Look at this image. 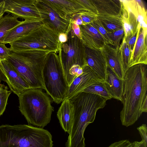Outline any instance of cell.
I'll list each match as a JSON object with an SVG mask.
<instances>
[{"instance_id":"6da1fadb","label":"cell","mask_w":147,"mask_h":147,"mask_svg":"<svg viewBox=\"0 0 147 147\" xmlns=\"http://www.w3.org/2000/svg\"><path fill=\"white\" fill-rule=\"evenodd\" d=\"M123 82L120 119L122 125L127 127L140 118L143 102L147 99V65L138 64L130 67Z\"/></svg>"},{"instance_id":"7a4b0ae2","label":"cell","mask_w":147,"mask_h":147,"mask_svg":"<svg viewBox=\"0 0 147 147\" xmlns=\"http://www.w3.org/2000/svg\"><path fill=\"white\" fill-rule=\"evenodd\" d=\"M69 99L73 106L74 116L67 141L72 145H78L84 142L86 127L94 122L97 111L105 106L107 100L98 95L83 92Z\"/></svg>"},{"instance_id":"3957f363","label":"cell","mask_w":147,"mask_h":147,"mask_svg":"<svg viewBox=\"0 0 147 147\" xmlns=\"http://www.w3.org/2000/svg\"><path fill=\"white\" fill-rule=\"evenodd\" d=\"M47 130L25 124L0 126V147H52Z\"/></svg>"},{"instance_id":"277c9868","label":"cell","mask_w":147,"mask_h":147,"mask_svg":"<svg viewBox=\"0 0 147 147\" xmlns=\"http://www.w3.org/2000/svg\"><path fill=\"white\" fill-rule=\"evenodd\" d=\"M49 53L40 50L10 51L6 59L31 88H39L45 90L42 72Z\"/></svg>"},{"instance_id":"5b68a950","label":"cell","mask_w":147,"mask_h":147,"mask_svg":"<svg viewBox=\"0 0 147 147\" xmlns=\"http://www.w3.org/2000/svg\"><path fill=\"white\" fill-rule=\"evenodd\" d=\"M18 96L19 110L28 124L43 128L50 123L54 108L42 89L30 88Z\"/></svg>"},{"instance_id":"8992f818","label":"cell","mask_w":147,"mask_h":147,"mask_svg":"<svg viewBox=\"0 0 147 147\" xmlns=\"http://www.w3.org/2000/svg\"><path fill=\"white\" fill-rule=\"evenodd\" d=\"M59 35L48 25L42 24L26 36L9 43V49L12 51L40 50L58 53L60 44Z\"/></svg>"},{"instance_id":"52a82bcc","label":"cell","mask_w":147,"mask_h":147,"mask_svg":"<svg viewBox=\"0 0 147 147\" xmlns=\"http://www.w3.org/2000/svg\"><path fill=\"white\" fill-rule=\"evenodd\" d=\"M42 72L47 93L55 103H60L65 99L69 86L59 53L52 52L48 54Z\"/></svg>"},{"instance_id":"ba28073f","label":"cell","mask_w":147,"mask_h":147,"mask_svg":"<svg viewBox=\"0 0 147 147\" xmlns=\"http://www.w3.org/2000/svg\"><path fill=\"white\" fill-rule=\"evenodd\" d=\"M86 47L82 40L71 29L67 35V40L60 43L58 52L64 76L69 86L72 83L69 71L75 65L83 69L87 65L86 61Z\"/></svg>"},{"instance_id":"9c48e42d","label":"cell","mask_w":147,"mask_h":147,"mask_svg":"<svg viewBox=\"0 0 147 147\" xmlns=\"http://www.w3.org/2000/svg\"><path fill=\"white\" fill-rule=\"evenodd\" d=\"M34 3L43 24L48 25L59 34L67 35L71 29V20L60 17L45 0H35Z\"/></svg>"},{"instance_id":"30bf717a","label":"cell","mask_w":147,"mask_h":147,"mask_svg":"<svg viewBox=\"0 0 147 147\" xmlns=\"http://www.w3.org/2000/svg\"><path fill=\"white\" fill-rule=\"evenodd\" d=\"M5 0V12L24 20L42 21L34 3L35 0Z\"/></svg>"},{"instance_id":"8fae6325","label":"cell","mask_w":147,"mask_h":147,"mask_svg":"<svg viewBox=\"0 0 147 147\" xmlns=\"http://www.w3.org/2000/svg\"><path fill=\"white\" fill-rule=\"evenodd\" d=\"M46 2L61 17L71 20L76 15L90 13L78 0H45Z\"/></svg>"},{"instance_id":"7c38bea8","label":"cell","mask_w":147,"mask_h":147,"mask_svg":"<svg viewBox=\"0 0 147 147\" xmlns=\"http://www.w3.org/2000/svg\"><path fill=\"white\" fill-rule=\"evenodd\" d=\"M83 69V73L75 78L69 86L65 99H70L92 84L104 82L99 78L88 65L85 66Z\"/></svg>"},{"instance_id":"4fadbf2b","label":"cell","mask_w":147,"mask_h":147,"mask_svg":"<svg viewBox=\"0 0 147 147\" xmlns=\"http://www.w3.org/2000/svg\"><path fill=\"white\" fill-rule=\"evenodd\" d=\"M1 69L8 81L11 90L18 96L24 91L31 88L28 83L9 63L6 59L0 60Z\"/></svg>"},{"instance_id":"5bb4252c","label":"cell","mask_w":147,"mask_h":147,"mask_svg":"<svg viewBox=\"0 0 147 147\" xmlns=\"http://www.w3.org/2000/svg\"><path fill=\"white\" fill-rule=\"evenodd\" d=\"M85 47L87 65L99 78L105 82L107 76V64L102 50L92 49L86 47Z\"/></svg>"},{"instance_id":"9a60e30c","label":"cell","mask_w":147,"mask_h":147,"mask_svg":"<svg viewBox=\"0 0 147 147\" xmlns=\"http://www.w3.org/2000/svg\"><path fill=\"white\" fill-rule=\"evenodd\" d=\"M147 28L140 26L136 41L131 54L129 67L138 64H147Z\"/></svg>"},{"instance_id":"2e32d148","label":"cell","mask_w":147,"mask_h":147,"mask_svg":"<svg viewBox=\"0 0 147 147\" xmlns=\"http://www.w3.org/2000/svg\"><path fill=\"white\" fill-rule=\"evenodd\" d=\"M81 40L87 47L92 49L101 50L106 44L101 35L91 23L79 26Z\"/></svg>"},{"instance_id":"e0dca14e","label":"cell","mask_w":147,"mask_h":147,"mask_svg":"<svg viewBox=\"0 0 147 147\" xmlns=\"http://www.w3.org/2000/svg\"><path fill=\"white\" fill-rule=\"evenodd\" d=\"M119 47L106 44L101 49L105 57L107 66L119 79L123 80L125 75L119 51Z\"/></svg>"},{"instance_id":"ac0fdd59","label":"cell","mask_w":147,"mask_h":147,"mask_svg":"<svg viewBox=\"0 0 147 147\" xmlns=\"http://www.w3.org/2000/svg\"><path fill=\"white\" fill-rule=\"evenodd\" d=\"M98 17L121 18L122 5L121 0H93Z\"/></svg>"},{"instance_id":"d6986e66","label":"cell","mask_w":147,"mask_h":147,"mask_svg":"<svg viewBox=\"0 0 147 147\" xmlns=\"http://www.w3.org/2000/svg\"><path fill=\"white\" fill-rule=\"evenodd\" d=\"M40 20L22 21L20 24L10 31L5 36L3 43H9L28 34L32 30L42 24Z\"/></svg>"},{"instance_id":"ffe728a7","label":"cell","mask_w":147,"mask_h":147,"mask_svg":"<svg viewBox=\"0 0 147 147\" xmlns=\"http://www.w3.org/2000/svg\"><path fill=\"white\" fill-rule=\"evenodd\" d=\"M105 84L111 98L121 102L123 90V80L119 78L108 66Z\"/></svg>"},{"instance_id":"44dd1931","label":"cell","mask_w":147,"mask_h":147,"mask_svg":"<svg viewBox=\"0 0 147 147\" xmlns=\"http://www.w3.org/2000/svg\"><path fill=\"white\" fill-rule=\"evenodd\" d=\"M74 107L69 99H65L62 102L57 113L60 125L65 132L69 133L73 118Z\"/></svg>"},{"instance_id":"7402d4cb","label":"cell","mask_w":147,"mask_h":147,"mask_svg":"<svg viewBox=\"0 0 147 147\" xmlns=\"http://www.w3.org/2000/svg\"><path fill=\"white\" fill-rule=\"evenodd\" d=\"M121 2L122 5L121 19L124 31V37L126 38L133 35L138 31L140 24L136 15Z\"/></svg>"},{"instance_id":"603a6c76","label":"cell","mask_w":147,"mask_h":147,"mask_svg":"<svg viewBox=\"0 0 147 147\" xmlns=\"http://www.w3.org/2000/svg\"><path fill=\"white\" fill-rule=\"evenodd\" d=\"M22 21L11 14H8L0 19V42L3 43L7 34L15 27L21 24Z\"/></svg>"},{"instance_id":"cb8c5ba5","label":"cell","mask_w":147,"mask_h":147,"mask_svg":"<svg viewBox=\"0 0 147 147\" xmlns=\"http://www.w3.org/2000/svg\"><path fill=\"white\" fill-rule=\"evenodd\" d=\"M101 24L109 33L123 29L121 18L98 17Z\"/></svg>"},{"instance_id":"d4e9b609","label":"cell","mask_w":147,"mask_h":147,"mask_svg":"<svg viewBox=\"0 0 147 147\" xmlns=\"http://www.w3.org/2000/svg\"><path fill=\"white\" fill-rule=\"evenodd\" d=\"M82 92L98 95L107 100L112 98L105 86V82L92 84L85 89Z\"/></svg>"},{"instance_id":"484cf974","label":"cell","mask_w":147,"mask_h":147,"mask_svg":"<svg viewBox=\"0 0 147 147\" xmlns=\"http://www.w3.org/2000/svg\"><path fill=\"white\" fill-rule=\"evenodd\" d=\"M119 51L125 73L129 69L131 52L124 36Z\"/></svg>"},{"instance_id":"4316f807","label":"cell","mask_w":147,"mask_h":147,"mask_svg":"<svg viewBox=\"0 0 147 147\" xmlns=\"http://www.w3.org/2000/svg\"><path fill=\"white\" fill-rule=\"evenodd\" d=\"M12 92L8 90L7 86L3 84H0V116L5 110L8 99Z\"/></svg>"},{"instance_id":"83f0119b","label":"cell","mask_w":147,"mask_h":147,"mask_svg":"<svg viewBox=\"0 0 147 147\" xmlns=\"http://www.w3.org/2000/svg\"><path fill=\"white\" fill-rule=\"evenodd\" d=\"M90 23L102 36L106 44L113 46L110 33H108L103 27L98 18Z\"/></svg>"},{"instance_id":"f1b7e54d","label":"cell","mask_w":147,"mask_h":147,"mask_svg":"<svg viewBox=\"0 0 147 147\" xmlns=\"http://www.w3.org/2000/svg\"><path fill=\"white\" fill-rule=\"evenodd\" d=\"M111 39L113 43V46L115 48L119 47L121 40L124 36L123 29L117 30L113 32L110 33Z\"/></svg>"},{"instance_id":"f546056e","label":"cell","mask_w":147,"mask_h":147,"mask_svg":"<svg viewBox=\"0 0 147 147\" xmlns=\"http://www.w3.org/2000/svg\"><path fill=\"white\" fill-rule=\"evenodd\" d=\"M140 27V26L139 27L138 31L133 35L126 38L124 37L125 40L130 50L131 54L134 49L136 41Z\"/></svg>"},{"instance_id":"4dcf8cb0","label":"cell","mask_w":147,"mask_h":147,"mask_svg":"<svg viewBox=\"0 0 147 147\" xmlns=\"http://www.w3.org/2000/svg\"><path fill=\"white\" fill-rule=\"evenodd\" d=\"M10 52L9 48L6 46L5 44L0 42V60L6 59L9 55Z\"/></svg>"},{"instance_id":"1f68e13d","label":"cell","mask_w":147,"mask_h":147,"mask_svg":"<svg viewBox=\"0 0 147 147\" xmlns=\"http://www.w3.org/2000/svg\"><path fill=\"white\" fill-rule=\"evenodd\" d=\"M108 147H134L133 143L127 140H122L114 142Z\"/></svg>"},{"instance_id":"d6a6232c","label":"cell","mask_w":147,"mask_h":147,"mask_svg":"<svg viewBox=\"0 0 147 147\" xmlns=\"http://www.w3.org/2000/svg\"><path fill=\"white\" fill-rule=\"evenodd\" d=\"M80 15L82 21V24L90 23L97 19L98 17V15L93 14Z\"/></svg>"},{"instance_id":"836d02e7","label":"cell","mask_w":147,"mask_h":147,"mask_svg":"<svg viewBox=\"0 0 147 147\" xmlns=\"http://www.w3.org/2000/svg\"><path fill=\"white\" fill-rule=\"evenodd\" d=\"M141 136L142 140H144L146 144L147 145V127L146 124H142L137 128Z\"/></svg>"},{"instance_id":"e575fe53","label":"cell","mask_w":147,"mask_h":147,"mask_svg":"<svg viewBox=\"0 0 147 147\" xmlns=\"http://www.w3.org/2000/svg\"><path fill=\"white\" fill-rule=\"evenodd\" d=\"M71 27L74 34L81 39V33L79 26L71 22Z\"/></svg>"},{"instance_id":"d590c367","label":"cell","mask_w":147,"mask_h":147,"mask_svg":"<svg viewBox=\"0 0 147 147\" xmlns=\"http://www.w3.org/2000/svg\"><path fill=\"white\" fill-rule=\"evenodd\" d=\"M71 22L78 26L83 24L80 15H76L74 16L71 19Z\"/></svg>"},{"instance_id":"8d00e7d4","label":"cell","mask_w":147,"mask_h":147,"mask_svg":"<svg viewBox=\"0 0 147 147\" xmlns=\"http://www.w3.org/2000/svg\"><path fill=\"white\" fill-rule=\"evenodd\" d=\"M5 0L0 1V19L3 16L5 13Z\"/></svg>"},{"instance_id":"74e56055","label":"cell","mask_w":147,"mask_h":147,"mask_svg":"<svg viewBox=\"0 0 147 147\" xmlns=\"http://www.w3.org/2000/svg\"><path fill=\"white\" fill-rule=\"evenodd\" d=\"M134 147H147V145L144 141L142 140L140 142L136 141L133 142Z\"/></svg>"},{"instance_id":"f35d334b","label":"cell","mask_w":147,"mask_h":147,"mask_svg":"<svg viewBox=\"0 0 147 147\" xmlns=\"http://www.w3.org/2000/svg\"><path fill=\"white\" fill-rule=\"evenodd\" d=\"M59 40L60 43H64L67 40V35L64 33H61L59 34Z\"/></svg>"},{"instance_id":"ab89813d","label":"cell","mask_w":147,"mask_h":147,"mask_svg":"<svg viewBox=\"0 0 147 147\" xmlns=\"http://www.w3.org/2000/svg\"><path fill=\"white\" fill-rule=\"evenodd\" d=\"M3 81L8 84V81L2 71L0 65V82Z\"/></svg>"}]
</instances>
